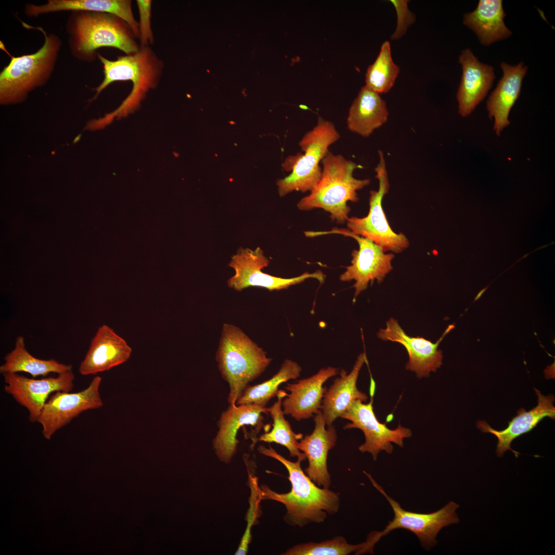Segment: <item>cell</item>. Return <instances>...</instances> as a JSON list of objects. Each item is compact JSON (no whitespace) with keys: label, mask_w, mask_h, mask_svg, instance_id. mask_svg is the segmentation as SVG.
Wrapping results in <instances>:
<instances>
[{"label":"cell","mask_w":555,"mask_h":555,"mask_svg":"<svg viewBox=\"0 0 555 555\" xmlns=\"http://www.w3.org/2000/svg\"><path fill=\"white\" fill-rule=\"evenodd\" d=\"M257 451L281 462L288 472L291 485L289 492L279 493L266 485L261 487L262 499L275 501L285 506L287 511L284 520L287 524L302 527L311 523H321L328 514L338 511L340 505L339 493L317 486L302 470L301 464L303 459L298 458L296 461H291L271 446L267 448L261 445Z\"/></svg>","instance_id":"6da1fadb"},{"label":"cell","mask_w":555,"mask_h":555,"mask_svg":"<svg viewBox=\"0 0 555 555\" xmlns=\"http://www.w3.org/2000/svg\"><path fill=\"white\" fill-rule=\"evenodd\" d=\"M66 31L70 52L81 62L95 60L97 50L102 47L115 48L126 54L134 53L140 48L128 24L110 13L71 11Z\"/></svg>","instance_id":"7a4b0ae2"},{"label":"cell","mask_w":555,"mask_h":555,"mask_svg":"<svg viewBox=\"0 0 555 555\" xmlns=\"http://www.w3.org/2000/svg\"><path fill=\"white\" fill-rule=\"evenodd\" d=\"M321 163L322 174L319 180L297 206L302 211L322 209L330 213L332 220L343 224L348 218L350 210L347 202L358 201L357 191L368 186L371 180L355 178L353 173L359 165L341 155L328 151Z\"/></svg>","instance_id":"3957f363"},{"label":"cell","mask_w":555,"mask_h":555,"mask_svg":"<svg viewBox=\"0 0 555 555\" xmlns=\"http://www.w3.org/2000/svg\"><path fill=\"white\" fill-rule=\"evenodd\" d=\"M215 359L221 377L229 385L228 401L232 405L272 361L242 330L228 323L223 325Z\"/></svg>","instance_id":"277c9868"},{"label":"cell","mask_w":555,"mask_h":555,"mask_svg":"<svg viewBox=\"0 0 555 555\" xmlns=\"http://www.w3.org/2000/svg\"><path fill=\"white\" fill-rule=\"evenodd\" d=\"M44 36L42 47L35 52L11 57L0 73V101L2 104L19 103L33 89L43 86L54 71L62 46L60 37L34 27Z\"/></svg>","instance_id":"5b68a950"},{"label":"cell","mask_w":555,"mask_h":555,"mask_svg":"<svg viewBox=\"0 0 555 555\" xmlns=\"http://www.w3.org/2000/svg\"><path fill=\"white\" fill-rule=\"evenodd\" d=\"M340 134L334 123L319 117L317 125L308 131L299 142L304 154L287 158L283 168L291 173L276 182L280 196L293 191H310L319 180L322 168L319 165L330 145L338 141Z\"/></svg>","instance_id":"8992f818"},{"label":"cell","mask_w":555,"mask_h":555,"mask_svg":"<svg viewBox=\"0 0 555 555\" xmlns=\"http://www.w3.org/2000/svg\"><path fill=\"white\" fill-rule=\"evenodd\" d=\"M98 57L103 64L104 79L95 89L94 99L114 82L130 80L133 84L130 96L115 112L117 115H125L137 107L145 93L157 84L163 70L162 62L148 45H141L137 52L114 61L99 53Z\"/></svg>","instance_id":"52a82bcc"},{"label":"cell","mask_w":555,"mask_h":555,"mask_svg":"<svg viewBox=\"0 0 555 555\" xmlns=\"http://www.w3.org/2000/svg\"><path fill=\"white\" fill-rule=\"evenodd\" d=\"M379 162L375 169L379 181L378 190L369 193V209L367 216L348 217L347 226L352 233L367 238L381 247L384 252L400 253L407 249L410 242L402 233H395L391 228L382 206V201L390 189L388 176L384 154L378 151Z\"/></svg>","instance_id":"ba28073f"},{"label":"cell","mask_w":555,"mask_h":555,"mask_svg":"<svg viewBox=\"0 0 555 555\" xmlns=\"http://www.w3.org/2000/svg\"><path fill=\"white\" fill-rule=\"evenodd\" d=\"M364 473L373 486L389 502L394 513V519L388 522L383 530L372 532L368 535L367 538L374 545L391 531L404 529L414 533L422 547L429 550L437 544L436 537L442 528L459 522L456 510L459 506L456 503L451 501L440 509L429 513L406 511L398 502L385 493L370 474Z\"/></svg>","instance_id":"9c48e42d"},{"label":"cell","mask_w":555,"mask_h":555,"mask_svg":"<svg viewBox=\"0 0 555 555\" xmlns=\"http://www.w3.org/2000/svg\"><path fill=\"white\" fill-rule=\"evenodd\" d=\"M340 234L354 238L359 249L351 253V265L340 276L342 282L355 281L354 301L365 290L371 283L376 280L378 284L384 280L386 275L393 269L392 261L395 257L393 253H386L382 248L370 239L351 233L348 230L334 228L329 231H309V237L323 234Z\"/></svg>","instance_id":"30bf717a"},{"label":"cell","mask_w":555,"mask_h":555,"mask_svg":"<svg viewBox=\"0 0 555 555\" xmlns=\"http://www.w3.org/2000/svg\"><path fill=\"white\" fill-rule=\"evenodd\" d=\"M269 264V259L260 247L254 250L240 248L229 264L234 269L235 274L228 280V287L237 291L253 286L272 291L287 289L309 278L316 279L321 283L324 282L325 275L320 270L313 273L306 272L292 278L274 276L262 271Z\"/></svg>","instance_id":"8fae6325"},{"label":"cell","mask_w":555,"mask_h":555,"mask_svg":"<svg viewBox=\"0 0 555 555\" xmlns=\"http://www.w3.org/2000/svg\"><path fill=\"white\" fill-rule=\"evenodd\" d=\"M102 378L95 377L89 386L76 393L55 392L45 403L38 420L44 437L50 439L59 430L82 412L101 408L103 403L99 393Z\"/></svg>","instance_id":"7c38bea8"},{"label":"cell","mask_w":555,"mask_h":555,"mask_svg":"<svg viewBox=\"0 0 555 555\" xmlns=\"http://www.w3.org/2000/svg\"><path fill=\"white\" fill-rule=\"evenodd\" d=\"M373 394L367 403L359 400L354 401L341 418L351 421L345 425V429L357 428L363 432L365 440L359 447V450L362 453H371L376 460L382 451L392 453V442L402 447L403 439L410 437L412 431L400 424L396 429L391 430L380 422L373 410Z\"/></svg>","instance_id":"4fadbf2b"},{"label":"cell","mask_w":555,"mask_h":555,"mask_svg":"<svg viewBox=\"0 0 555 555\" xmlns=\"http://www.w3.org/2000/svg\"><path fill=\"white\" fill-rule=\"evenodd\" d=\"M6 383L4 390L29 412V420L38 421L49 396L57 391L70 392L74 384L72 370L58 374L56 377L40 379L29 378L17 373L3 375Z\"/></svg>","instance_id":"5bb4252c"},{"label":"cell","mask_w":555,"mask_h":555,"mask_svg":"<svg viewBox=\"0 0 555 555\" xmlns=\"http://www.w3.org/2000/svg\"><path fill=\"white\" fill-rule=\"evenodd\" d=\"M450 325L439 339L435 343L422 337H410L406 334L397 320L391 318L387 322L386 327L380 329L377 337L383 341L396 342L402 344L406 349L409 361L405 367L414 372L418 378L428 377L430 372H435L442 364V353L438 349L439 343L452 329Z\"/></svg>","instance_id":"9a60e30c"},{"label":"cell","mask_w":555,"mask_h":555,"mask_svg":"<svg viewBox=\"0 0 555 555\" xmlns=\"http://www.w3.org/2000/svg\"><path fill=\"white\" fill-rule=\"evenodd\" d=\"M268 414V408L255 404L229 405L217 422L218 430L213 440V447L218 458L230 462L237 451L236 438L239 429L251 425L259 432L263 425L262 414Z\"/></svg>","instance_id":"2e32d148"},{"label":"cell","mask_w":555,"mask_h":555,"mask_svg":"<svg viewBox=\"0 0 555 555\" xmlns=\"http://www.w3.org/2000/svg\"><path fill=\"white\" fill-rule=\"evenodd\" d=\"M338 368L328 366L310 377L288 383L285 388L289 392L283 398L282 407L284 415L297 421L314 416L321 410L326 387L323 384L339 373Z\"/></svg>","instance_id":"e0dca14e"},{"label":"cell","mask_w":555,"mask_h":555,"mask_svg":"<svg viewBox=\"0 0 555 555\" xmlns=\"http://www.w3.org/2000/svg\"><path fill=\"white\" fill-rule=\"evenodd\" d=\"M314 420L313 432L300 439L298 447L308 461V466L305 469L307 476L318 486L329 489L331 482L327 458L329 451L336 443L337 431L332 425L325 428L321 410L314 416Z\"/></svg>","instance_id":"ac0fdd59"},{"label":"cell","mask_w":555,"mask_h":555,"mask_svg":"<svg viewBox=\"0 0 555 555\" xmlns=\"http://www.w3.org/2000/svg\"><path fill=\"white\" fill-rule=\"evenodd\" d=\"M458 62L462 66V76L456 98L458 113L464 117L486 97L495 75L493 67L479 62L469 48L461 52Z\"/></svg>","instance_id":"d6986e66"},{"label":"cell","mask_w":555,"mask_h":555,"mask_svg":"<svg viewBox=\"0 0 555 555\" xmlns=\"http://www.w3.org/2000/svg\"><path fill=\"white\" fill-rule=\"evenodd\" d=\"M132 348L106 325L99 327L92 339L79 371L82 375L96 374L119 365L130 358Z\"/></svg>","instance_id":"ffe728a7"},{"label":"cell","mask_w":555,"mask_h":555,"mask_svg":"<svg viewBox=\"0 0 555 555\" xmlns=\"http://www.w3.org/2000/svg\"><path fill=\"white\" fill-rule=\"evenodd\" d=\"M534 390L538 397L537 405L529 411L524 408L519 409L517 415L508 422V426L504 430H494L484 421L477 422V427L482 432L492 433L497 437L498 442L496 453L498 457H502L508 450L512 451L517 457L519 453L511 448L512 441L531 431L543 418L549 417L554 419V396L552 395L544 396L538 390L534 388Z\"/></svg>","instance_id":"44dd1931"},{"label":"cell","mask_w":555,"mask_h":555,"mask_svg":"<svg viewBox=\"0 0 555 555\" xmlns=\"http://www.w3.org/2000/svg\"><path fill=\"white\" fill-rule=\"evenodd\" d=\"M501 67L503 77L486 103L489 117L494 119L493 129L497 135H500L510 124L509 114L520 96L522 81L527 70V66L522 62L514 66L502 62Z\"/></svg>","instance_id":"7402d4cb"},{"label":"cell","mask_w":555,"mask_h":555,"mask_svg":"<svg viewBox=\"0 0 555 555\" xmlns=\"http://www.w3.org/2000/svg\"><path fill=\"white\" fill-rule=\"evenodd\" d=\"M366 361L365 354L361 353L351 372L347 374L344 369L340 371V376L334 380L328 389L326 388L321 411L327 426L341 417L354 401L359 400L365 402L367 400L366 394L357 386L360 371Z\"/></svg>","instance_id":"603a6c76"},{"label":"cell","mask_w":555,"mask_h":555,"mask_svg":"<svg viewBox=\"0 0 555 555\" xmlns=\"http://www.w3.org/2000/svg\"><path fill=\"white\" fill-rule=\"evenodd\" d=\"M65 11H86L114 14L128 24L135 37H140L139 23L133 15L131 1L48 0L43 5L28 4L24 8L25 14L29 17Z\"/></svg>","instance_id":"cb8c5ba5"},{"label":"cell","mask_w":555,"mask_h":555,"mask_svg":"<svg viewBox=\"0 0 555 555\" xmlns=\"http://www.w3.org/2000/svg\"><path fill=\"white\" fill-rule=\"evenodd\" d=\"M388 117L385 101L380 94L364 86L349 108L347 128L362 137H368L387 121Z\"/></svg>","instance_id":"d4e9b609"},{"label":"cell","mask_w":555,"mask_h":555,"mask_svg":"<svg viewBox=\"0 0 555 555\" xmlns=\"http://www.w3.org/2000/svg\"><path fill=\"white\" fill-rule=\"evenodd\" d=\"M505 16L501 0H480L474 10L464 15L462 22L482 44L488 46L511 35L504 21Z\"/></svg>","instance_id":"484cf974"},{"label":"cell","mask_w":555,"mask_h":555,"mask_svg":"<svg viewBox=\"0 0 555 555\" xmlns=\"http://www.w3.org/2000/svg\"><path fill=\"white\" fill-rule=\"evenodd\" d=\"M4 360V363L0 366L2 375L25 372L35 378L51 373L59 374L72 368L71 365L60 363L53 359L43 360L33 357L26 349L22 336L17 338L14 348L5 356Z\"/></svg>","instance_id":"4316f807"},{"label":"cell","mask_w":555,"mask_h":555,"mask_svg":"<svg viewBox=\"0 0 555 555\" xmlns=\"http://www.w3.org/2000/svg\"><path fill=\"white\" fill-rule=\"evenodd\" d=\"M302 368L295 361L285 359L279 371L269 379L254 385H248L236 401V404H255L264 406L276 395L279 386L299 377Z\"/></svg>","instance_id":"83f0119b"},{"label":"cell","mask_w":555,"mask_h":555,"mask_svg":"<svg viewBox=\"0 0 555 555\" xmlns=\"http://www.w3.org/2000/svg\"><path fill=\"white\" fill-rule=\"evenodd\" d=\"M287 394L282 390L278 392L276 395L277 400L268 408V414L273 420L272 429L270 432L262 434L257 440L265 442L280 444L288 449L290 456L305 460V455L301 452L298 447V440L303 437V434L295 433L284 417L282 402Z\"/></svg>","instance_id":"f1b7e54d"},{"label":"cell","mask_w":555,"mask_h":555,"mask_svg":"<svg viewBox=\"0 0 555 555\" xmlns=\"http://www.w3.org/2000/svg\"><path fill=\"white\" fill-rule=\"evenodd\" d=\"M399 72V67L392 57L390 42L386 41L366 70L365 86L379 94L387 93L394 86Z\"/></svg>","instance_id":"f546056e"},{"label":"cell","mask_w":555,"mask_h":555,"mask_svg":"<svg viewBox=\"0 0 555 555\" xmlns=\"http://www.w3.org/2000/svg\"><path fill=\"white\" fill-rule=\"evenodd\" d=\"M373 553L367 541L358 544H350L342 536L319 543L310 542L294 545L288 549L284 555H346Z\"/></svg>","instance_id":"4dcf8cb0"},{"label":"cell","mask_w":555,"mask_h":555,"mask_svg":"<svg viewBox=\"0 0 555 555\" xmlns=\"http://www.w3.org/2000/svg\"><path fill=\"white\" fill-rule=\"evenodd\" d=\"M248 483L250 489L249 508L246 515L247 526L239 546L235 552L236 555H244L248 552L249 545L251 542V528L255 524L257 519L261 513L260 503L262 500L261 489L258 485L257 478L249 473Z\"/></svg>","instance_id":"1f68e13d"},{"label":"cell","mask_w":555,"mask_h":555,"mask_svg":"<svg viewBox=\"0 0 555 555\" xmlns=\"http://www.w3.org/2000/svg\"><path fill=\"white\" fill-rule=\"evenodd\" d=\"M397 14V25L395 31L391 35L392 40H397L402 38L406 32L408 28L416 20L415 14L408 7V0H390Z\"/></svg>","instance_id":"d6a6232c"},{"label":"cell","mask_w":555,"mask_h":555,"mask_svg":"<svg viewBox=\"0 0 555 555\" xmlns=\"http://www.w3.org/2000/svg\"><path fill=\"white\" fill-rule=\"evenodd\" d=\"M140 16L139 30L141 45L152 43L153 35L151 25V1H137Z\"/></svg>","instance_id":"836d02e7"}]
</instances>
